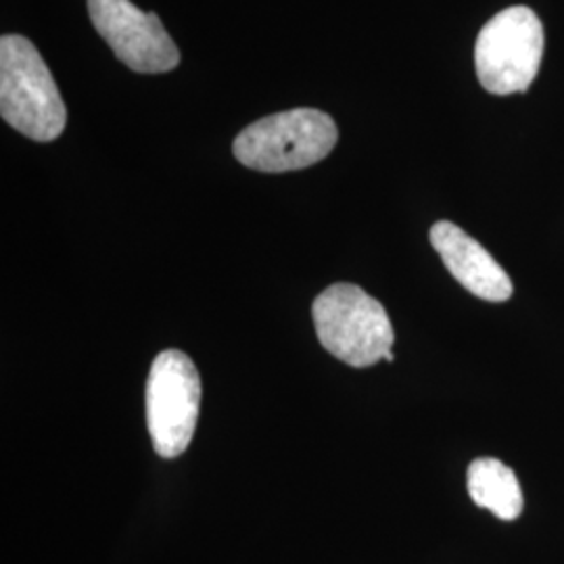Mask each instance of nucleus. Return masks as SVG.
I'll return each instance as SVG.
<instances>
[{"instance_id": "nucleus-4", "label": "nucleus", "mask_w": 564, "mask_h": 564, "mask_svg": "<svg viewBox=\"0 0 564 564\" xmlns=\"http://www.w3.org/2000/svg\"><path fill=\"white\" fill-rule=\"evenodd\" d=\"M544 25L529 7H510L487 21L475 44L477 76L491 95L524 93L544 57Z\"/></svg>"}, {"instance_id": "nucleus-1", "label": "nucleus", "mask_w": 564, "mask_h": 564, "mask_svg": "<svg viewBox=\"0 0 564 564\" xmlns=\"http://www.w3.org/2000/svg\"><path fill=\"white\" fill-rule=\"evenodd\" d=\"M0 113L32 141L59 139L67 109L39 48L18 34L0 39Z\"/></svg>"}, {"instance_id": "nucleus-3", "label": "nucleus", "mask_w": 564, "mask_h": 564, "mask_svg": "<svg viewBox=\"0 0 564 564\" xmlns=\"http://www.w3.org/2000/svg\"><path fill=\"white\" fill-rule=\"evenodd\" d=\"M337 141L339 130L328 113L291 109L247 126L232 142V151L251 170L281 174L323 162Z\"/></svg>"}, {"instance_id": "nucleus-6", "label": "nucleus", "mask_w": 564, "mask_h": 564, "mask_svg": "<svg viewBox=\"0 0 564 564\" xmlns=\"http://www.w3.org/2000/svg\"><path fill=\"white\" fill-rule=\"evenodd\" d=\"M88 13L126 67L139 74H163L178 67L181 53L155 13H144L130 0H88Z\"/></svg>"}, {"instance_id": "nucleus-8", "label": "nucleus", "mask_w": 564, "mask_h": 564, "mask_svg": "<svg viewBox=\"0 0 564 564\" xmlns=\"http://www.w3.org/2000/svg\"><path fill=\"white\" fill-rule=\"evenodd\" d=\"M468 496L502 521H514L523 512V491L514 470L498 458H479L468 466Z\"/></svg>"}, {"instance_id": "nucleus-2", "label": "nucleus", "mask_w": 564, "mask_h": 564, "mask_svg": "<svg viewBox=\"0 0 564 564\" xmlns=\"http://www.w3.org/2000/svg\"><path fill=\"white\" fill-rule=\"evenodd\" d=\"M312 318L324 349L354 368L393 360V324L362 286L337 282L314 300Z\"/></svg>"}, {"instance_id": "nucleus-7", "label": "nucleus", "mask_w": 564, "mask_h": 564, "mask_svg": "<svg viewBox=\"0 0 564 564\" xmlns=\"http://www.w3.org/2000/svg\"><path fill=\"white\" fill-rule=\"evenodd\" d=\"M429 239L445 268L466 291L485 302L502 303L512 297L514 286L505 268L494 260L484 245L468 237L456 224H433Z\"/></svg>"}, {"instance_id": "nucleus-5", "label": "nucleus", "mask_w": 564, "mask_h": 564, "mask_svg": "<svg viewBox=\"0 0 564 564\" xmlns=\"http://www.w3.org/2000/svg\"><path fill=\"white\" fill-rule=\"evenodd\" d=\"M202 405V377L181 349L155 356L144 389L147 429L162 458H178L193 442Z\"/></svg>"}]
</instances>
